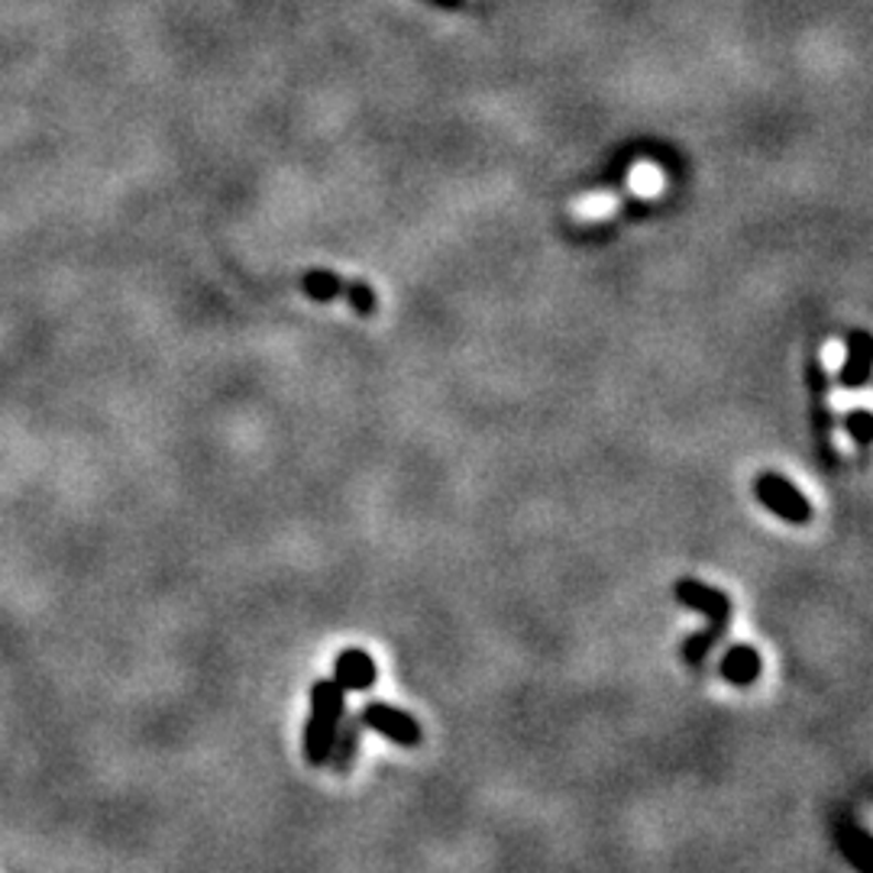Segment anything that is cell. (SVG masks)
<instances>
[{"instance_id":"obj_9","label":"cell","mask_w":873,"mask_h":873,"mask_svg":"<svg viewBox=\"0 0 873 873\" xmlns=\"http://www.w3.org/2000/svg\"><path fill=\"white\" fill-rule=\"evenodd\" d=\"M618 207H622V201H618L612 192L585 194V197H580V201L573 204V211H576L580 220H605V217L615 214Z\"/></svg>"},{"instance_id":"obj_10","label":"cell","mask_w":873,"mask_h":873,"mask_svg":"<svg viewBox=\"0 0 873 873\" xmlns=\"http://www.w3.org/2000/svg\"><path fill=\"white\" fill-rule=\"evenodd\" d=\"M848 431L854 434L858 443H867V440H871V414H867V411L851 414V418H848Z\"/></svg>"},{"instance_id":"obj_6","label":"cell","mask_w":873,"mask_h":873,"mask_svg":"<svg viewBox=\"0 0 873 873\" xmlns=\"http://www.w3.org/2000/svg\"><path fill=\"white\" fill-rule=\"evenodd\" d=\"M363 715H343L337 734L331 741V751H327V761L334 774H349V767L356 764V754H359V744H363Z\"/></svg>"},{"instance_id":"obj_5","label":"cell","mask_w":873,"mask_h":873,"mask_svg":"<svg viewBox=\"0 0 873 873\" xmlns=\"http://www.w3.org/2000/svg\"><path fill=\"white\" fill-rule=\"evenodd\" d=\"M376 677H379L376 660L366 650H356V647L343 650L337 664H334V682L343 692H366L376 682Z\"/></svg>"},{"instance_id":"obj_3","label":"cell","mask_w":873,"mask_h":873,"mask_svg":"<svg viewBox=\"0 0 873 873\" xmlns=\"http://www.w3.org/2000/svg\"><path fill=\"white\" fill-rule=\"evenodd\" d=\"M757 498L767 511H774L779 521H789V525H806L812 518V505L809 498L796 488L793 483H786L783 476L776 473H764L757 479Z\"/></svg>"},{"instance_id":"obj_8","label":"cell","mask_w":873,"mask_h":873,"mask_svg":"<svg viewBox=\"0 0 873 873\" xmlns=\"http://www.w3.org/2000/svg\"><path fill=\"white\" fill-rule=\"evenodd\" d=\"M630 192L637 197H657V194L667 188V175L660 172V165L654 162H637L628 175Z\"/></svg>"},{"instance_id":"obj_1","label":"cell","mask_w":873,"mask_h":873,"mask_svg":"<svg viewBox=\"0 0 873 873\" xmlns=\"http://www.w3.org/2000/svg\"><path fill=\"white\" fill-rule=\"evenodd\" d=\"M677 599L686 605V608H696V612L709 615V622H712L702 634H692V637L686 640V647H682L686 664L699 667V664L705 660V654H709V650L722 640V634H725L728 622H731V599H728L722 589H712V585H705V582L699 580H679Z\"/></svg>"},{"instance_id":"obj_4","label":"cell","mask_w":873,"mask_h":873,"mask_svg":"<svg viewBox=\"0 0 873 873\" xmlns=\"http://www.w3.org/2000/svg\"><path fill=\"white\" fill-rule=\"evenodd\" d=\"M359 715H363V725L386 734L388 741H395L401 747H418L421 744L418 719H411L408 712H401V709H395L388 702H369Z\"/></svg>"},{"instance_id":"obj_7","label":"cell","mask_w":873,"mask_h":873,"mask_svg":"<svg viewBox=\"0 0 873 873\" xmlns=\"http://www.w3.org/2000/svg\"><path fill=\"white\" fill-rule=\"evenodd\" d=\"M722 677L731 682V686H751L754 679L761 677V654L747 644H737L731 647L722 660Z\"/></svg>"},{"instance_id":"obj_2","label":"cell","mask_w":873,"mask_h":873,"mask_svg":"<svg viewBox=\"0 0 873 873\" xmlns=\"http://www.w3.org/2000/svg\"><path fill=\"white\" fill-rule=\"evenodd\" d=\"M346 715V692L334 679H317L311 689V719L304 728V757L308 764L321 767L327 761L331 741Z\"/></svg>"},{"instance_id":"obj_11","label":"cell","mask_w":873,"mask_h":873,"mask_svg":"<svg viewBox=\"0 0 873 873\" xmlns=\"http://www.w3.org/2000/svg\"><path fill=\"white\" fill-rule=\"evenodd\" d=\"M824 363H828L831 369H841V366L848 363V349H844L841 343H828V346H824Z\"/></svg>"}]
</instances>
